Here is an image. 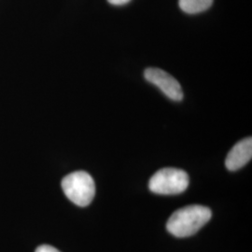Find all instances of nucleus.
<instances>
[{"label":"nucleus","mask_w":252,"mask_h":252,"mask_svg":"<svg viewBox=\"0 0 252 252\" xmlns=\"http://www.w3.org/2000/svg\"><path fill=\"white\" fill-rule=\"evenodd\" d=\"M211 216V210L204 206L193 205L181 207L170 216L166 229L176 237H189L206 225Z\"/></svg>","instance_id":"nucleus-1"},{"label":"nucleus","mask_w":252,"mask_h":252,"mask_svg":"<svg viewBox=\"0 0 252 252\" xmlns=\"http://www.w3.org/2000/svg\"><path fill=\"white\" fill-rule=\"evenodd\" d=\"M65 196L79 207L89 206L95 194V184L87 172H73L62 180Z\"/></svg>","instance_id":"nucleus-2"},{"label":"nucleus","mask_w":252,"mask_h":252,"mask_svg":"<svg viewBox=\"0 0 252 252\" xmlns=\"http://www.w3.org/2000/svg\"><path fill=\"white\" fill-rule=\"evenodd\" d=\"M189 181V176L184 170L167 167L153 175L149 182V188L156 194H179L187 189Z\"/></svg>","instance_id":"nucleus-3"},{"label":"nucleus","mask_w":252,"mask_h":252,"mask_svg":"<svg viewBox=\"0 0 252 252\" xmlns=\"http://www.w3.org/2000/svg\"><path fill=\"white\" fill-rule=\"evenodd\" d=\"M145 79L157 86L162 93L171 100L181 101L183 99V92L180 82L171 75L160 68H147L144 72Z\"/></svg>","instance_id":"nucleus-4"},{"label":"nucleus","mask_w":252,"mask_h":252,"mask_svg":"<svg viewBox=\"0 0 252 252\" xmlns=\"http://www.w3.org/2000/svg\"><path fill=\"white\" fill-rule=\"evenodd\" d=\"M252 138L247 137L240 140L229 152L225 160V166L230 171H236L252 160Z\"/></svg>","instance_id":"nucleus-5"},{"label":"nucleus","mask_w":252,"mask_h":252,"mask_svg":"<svg viewBox=\"0 0 252 252\" xmlns=\"http://www.w3.org/2000/svg\"><path fill=\"white\" fill-rule=\"evenodd\" d=\"M213 0H179L180 8L189 14L203 12L212 6Z\"/></svg>","instance_id":"nucleus-6"},{"label":"nucleus","mask_w":252,"mask_h":252,"mask_svg":"<svg viewBox=\"0 0 252 252\" xmlns=\"http://www.w3.org/2000/svg\"><path fill=\"white\" fill-rule=\"evenodd\" d=\"M36 252H60L58 250H56L54 247L49 246V245H42L39 246L36 250Z\"/></svg>","instance_id":"nucleus-7"},{"label":"nucleus","mask_w":252,"mask_h":252,"mask_svg":"<svg viewBox=\"0 0 252 252\" xmlns=\"http://www.w3.org/2000/svg\"><path fill=\"white\" fill-rule=\"evenodd\" d=\"M108 3H110L111 5H115V6H122V5H126L128 2H130L131 0H108Z\"/></svg>","instance_id":"nucleus-8"}]
</instances>
